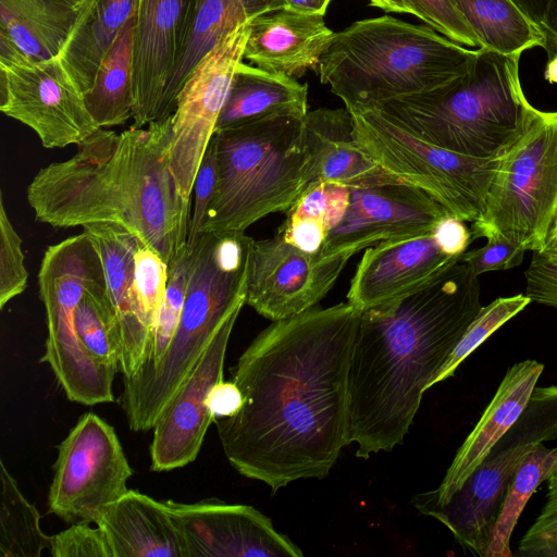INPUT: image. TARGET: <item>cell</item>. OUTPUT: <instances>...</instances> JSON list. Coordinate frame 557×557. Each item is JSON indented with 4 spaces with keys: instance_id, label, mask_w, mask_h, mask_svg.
Here are the masks:
<instances>
[{
    "instance_id": "obj_1",
    "label": "cell",
    "mask_w": 557,
    "mask_h": 557,
    "mask_svg": "<svg viewBox=\"0 0 557 557\" xmlns=\"http://www.w3.org/2000/svg\"><path fill=\"white\" fill-rule=\"evenodd\" d=\"M361 311L347 302L273 321L232 370L244 404L215 419L230 463L272 494L324 479L348 445V372Z\"/></svg>"
},
{
    "instance_id": "obj_2",
    "label": "cell",
    "mask_w": 557,
    "mask_h": 557,
    "mask_svg": "<svg viewBox=\"0 0 557 557\" xmlns=\"http://www.w3.org/2000/svg\"><path fill=\"white\" fill-rule=\"evenodd\" d=\"M479 276L456 261L418 290L361 311L349 372V444L368 459L403 443L432 382L480 311Z\"/></svg>"
},
{
    "instance_id": "obj_3",
    "label": "cell",
    "mask_w": 557,
    "mask_h": 557,
    "mask_svg": "<svg viewBox=\"0 0 557 557\" xmlns=\"http://www.w3.org/2000/svg\"><path fill=\"white\" fill-rule=\"evenodd\" d=\"M172 115L116 133L98 128L70 159L41 168L26 188L37 221L53 227L117 224L169 268L187 246L190 202L169 166Z\"/></svg>"
},
{
    "instance_id": "obj_4",
    "label": "cell",
    "mask_w": 557,
    "mask_h": 557,
    "mask_svg": "<svg viewBox=\"0 0 557 557\" xmlns=\"http://www.w3.org/2000/svg\"><path fill=\"white\" fill-rule=\"evenodd\" d=\"M476 55L430 26L383 15L335 33L317 69L351 110L441 88L466 75Z\"/></svg>"
},
{
    "instance_id": "obj_5",
    "label": "cell",
    "mask_w": 557,
    "mask_h": 557,
    "mask_svg": "<svg viewBox=\"0 0 557 557\" xmlns=\"http://www.w3.org/2000/svg\"><path fill=\"white\" fill-rule=\"evenodd\" d=\"M519 58L479 48L466 75L371 108L426 143L475 158H499L537 111L522 90Z\"/></svg>"
},
{
    "instance_id": "obj_6",
    "label": "cell",
    "mask_w": 557,
    "mask_h": 557,
    "mask_svg": "<svg viewBox=\"0 0 557 557\" xmlns=\"http://www.w3.org/2000/svg\"><path fill=\"white\" fill-rule=\"evenodd\" d=\"M253 238L245 232L203 233L196 246L181 320L158 366L123 377L120 404L134 432L153 429L224 321L246 304Z\"/></svg>"
},
{
    "instance_id": "obj_7",
    "label": "cell",
    "mask_w": 557,
    "mask_h": 557,
    "mask_svg": "<svg viewBox=\"0 0 557 557\" xmlns=\"http://www.w3.org/2000/svg\"><path fill=\"white\" fill-rule=\"evenodd\" d=\"M304 119L277 115L213 134L216 183L201 234L245 232L289 209L310 184Z\"/></svg>"
},
{
    "instance_id": "obj_8",
    "label": "cell",
    "mask_w": 557,
    "mask_h": 557,
    "mask_svg": "<svg viewBox=\"0 0 557 557\" xmlns=\"http://www.w3.org/2000/svg\"><path fill=\"white\" fill-rule=\"evenodd\" d=\"M106 281L94 238L85 231L49 246L39 272V297L45 306L48 335L40 362L51 368L69 400L86 406L114 400L115 370L94 360L81 345L74 310L84 293Z\"/></svg>"
},
{
    "instance_id": "obj_9",
    "label": "cell",
    "mask_w": 557,
    "mask_h": 557,
    "mask_svg": "<svg viewBox=\"0 0 557 557\" xmlns=\"http://www.w3.org/2000/svg\"><path fill=\"white\" fill-rule=\"evenodd\" d=\"M557 210V111L537 110L498 158L471 238L498 234L525 250L545 249Z\"/></svg>"
},
{
    "instance_id": "obj_10",
    "label": "cell",
    "mask_w": 557,
    "mask_h": 557,
    "mask_svg": "<svg viewBox=\"0 0 557 557\" xmlns=\"http://www.w3.org/2000/svg\"><path fill=\"white\" fill-rule=\"evenodd\" d=\"M348 111L361 149L379 166L421 188L465 222L482 215L498 158H475L426 143L375 108Z\"/></svg>"
},
{
    "instance_id": "obj_11",
    "label": "cell",
    "mask_w": 557,
    "mask_h": 557,
    "mask_svg": "<svg viewBox=\"0 0 557 557\" xmlns=\"http://www.w3.org/2000/svg\"><path fill=\"white\" fill-rule=\"evenodd\" d=\"M557 438V385L535 387L518 420L444 504L411 502L443 523L466 550L484 557L508 486L523 458Z\"/></svg>"
},
{
    "instance_id": "obj_12",
    "label": "cell",
    "mask_w": 557,
    "mask_h": 557,
    "mask_svg": "<svg viewBox=\"0 0 557 557\" xmlns=\"http://www.w3.org/2000/svg\"><path fill=\"white\" fill-rule=\"evenodd\" d=\"M0 71L1 112L32 128L45 148L78 146L100 128L58 57L35 61L0 35Z\"/></svg>"
},
{
    "instance_id": "obj_13",
    "label": "cell",
    "mask_w": 557,
    "mask_h": 557,
    "mask_svg": "<svg viewBox=\"0 0 557 557\" xmlns=\"http://www.w3.org/2000/svg\"><path fill=\"white\" fill-rule=\"evenodd\" d=\"M48 511L65 523L95 522L125 494L133 474L120 440L107 421L86 412L58 445Z\"/></svg>"
},
{
    "instance_id": "obj_14",
    "label": "cell",
    "mask_w": 557,
    "mask_h": 557,
    "mask_svg": "<svg viewBox=\"0 0 557 557\" xmlns=\"http://www.w3.org/2000/svg\"><path fill=\"white\" fill-rule=\"evenodd\" d=\"M249 21L218 41L195 66L178 92L172 114L169 166L180 195L188 202L235 72L243 61Z\"/></svg>"
},
{
    "instance_id": "obj_15",
    "label": "cell",
    "mask_w": 557,
    "mask_h": 557,
    "mask_svg": "<svg viewBox=\"0 0 557 557\" xmlns=\"http://www.w3.org/2000/svg\"><path fill=\"white\" fill-rule=\"evenodd\" d=\"M448 214L421 188L407 183H387L350 188V201L343 220L326 236L320 260L344 257L382 242L431 234Z\"/></svg>"
},
{
    "instance_id": "obj_16",
    "label": "cell",
    "mask_w": 557,
    "mask_h": 557,
    "mask_svg": "<svg viewBox=\"0 0 557 557\" xmlns=\"http://www.w3.org/2000/svg\"><path fill=\"white\" fill-rule=\"evenodd\" d=\"M348 259L321 261L287 243L277 232L251 244L246 275V304L278 321L322 300L337 282Z\"/></svg>"
},
{
    "instance_id": "obj_17",
    "label": "cell",
    "mask_w": 557,
    "mask_h": 557,
    "mask_svg": "<svg viewBox=\"0 0 557 557\" xmlns=\"http://www.w3.org/2000/svg\"><path fill=\"white\" fill-rule=\"evenodd\" d=\"M186 557H300L301 549L277 532L270 518L247 505L216 499L165 502Z\"/></svg>"
},
{
    "instance_id": "obj_18",
    "label": "cell",
    "mask_w": 557,
    "mask_h": 557,
    "mask_svg": "<svg viewBox=\"0 0 557 557\" xmlns=\"http://www.w3.org/2000/svg\"><path fill=\"white\" fill-rule=\"evenodd\" d=\"M240 310H235L224 321L196 367L159 416L149 447L151 471H171L197 458L206 432L213 422L207 398L211 388L223 380L227 344Z\"/></svg>"
},
{
    "instance_id": "obj_19",
    "label": "cell",
    "mask_w": 557,
    "mask_h": 557,
    "mask_svg": "<svg viewBox=\"0 0 557 557\" xmlns=\"http://www.w3.org/2000/svg\"><path fill=\"white\" fill-rule=\"evenodd\" d=\"M460 258L442 250L433 232L369 247L350 281L347 301L360 311L407 296Z\"/></svg>"
},
{
    "instance_id": "obj_20",
    "label": "cell",
    "mask_w": 557,
    "mask_h": 557,
    "mask_svg": "<svg viewBox=\"0 0 557 557\" xmlns=\"http://www.w3.org/2000/svg\"><path fill=\"white\" fill-rule=\"evenodd\" d=\"M183 0H139L133 42V124L161 121L163 97L176 55Z\"/></svg>"
},
{
    "instance_id": "obj_21",
    "label": "cell",
    "mask_w": 557,
    "mask_h": 557,
    "mask_svg": "<svg viewBox=\"0 0 557 557\" xmlns=\"http://www.w3.org/2000/svg\"><path fill=\"white\" fill-rule=\"evenodd\" d=\"M543 369L539 361L528 359L507 370L480 420L457 450L440 486L414 495L411 502L444 504L461 487L523 412Z\"/></svg>"
},
{
    "instance_id": "obj_22",
    "label": "cell",
    "mask_w": 557,
    "mask_h": 557,
    "mask_svg": "<svg viewBox=\"0 0 557 557\" xmlns=\"http://www.w3.org/2000/svg\"><path fill=\"white\" fill-rule=\"evenodd\" d=\"M96 242L103 262L108 293L119 326L123 377L134 375L144 364L151 325L134 285V255L140 240L112 223L83 226Z\"/></svg>"
},
{
    "instance_id": "obj_23",
    "label": "cell",
    "mask_w": 557,
    "mask_h": 557,
    "mask_svg": "<svg viewBox=\"0 0 557 557\" xmlns=\"http://www.w3.org/2000/svg\"><path fill=\"white\" fill-rule=\"evenodd\" d=\"M323 16L284 7L251 18L243 60L288 76L317 69L335 36Z\"/></svg>"
},
{
    "instance_id": "obj_24",
    "label": "cell",
    "mask_w": 557,
    "mask_h": 557,
    "mask_svg": "<svg viewBox=\"0 0 557 557\" xmlns=\"http://www.w3.org/2000/svg\"><path fill=\"white\" fill-rule=\"evenodd\" d=\"M284 7V0H183L175 62L163 97L162 120L173 114L186 79L224 35L264 12Z\"/></svg>"
},
{
    "instance_id": "obj_25",
    "label": "cell",
    "mask_w": 557,
    "mask_h": 557,
    "mask_svg": "<svg viewBox=\"0 0 557 557\" xmlns=\"http://www.w3.org/2000/svg\"><path fill=\"white\" fill-rule=\"evenodd\" d=\"M310 157V183L331 182L349 188L403 183L379 166L361 149L346 108H319L304 119Z\"/></svg>"
},
{
    "instance_id": "obj_26",
    "label": "cell",
    "mask_w": 557,
    "mask_h": 557,
    "mask_svg": "<svg viewBox=\"0 0 557 557\" xmlns=\"http://www.w3.org/2000/svg\"><path fill=\"white\" fill-rule=\"evenodd\" d=\"M95 523L112 557H186L183 537L165 502L128 490L103 507Z\"/></svg>"
},
{
    "instance_id": "obj_27",
    "label": "cell",
    "mask_w": 557,
    "mask_h": 557,
    "mask_svg": "<svg viewBox=\"0 0 557 557\" xmlns=\"http://www.w3.org/2000/svg\"><path fill=\"white\" fill-rule=\"evenodd\" d=\"M307 113L306 83L301 84L293 76L261 70L242 61L218 119L215 132L277 115Z\"/></svg>"
},
{
    "instance_id": "obj_28",
    "label": "cell",
    "mask_w": 557,
    "mask_h": 557,
    "mask_svg": "<svg viewBox=\"0 0 557 557\" xmlns=\"http://www.w3.org/2000/svg\"><path fill=\"white\" fill-rule=\"evenodd\" d=\"M139 0H83L76 21L58 58L85 94L95 81L108 50Z\"/></svg>"
},
{
    "instance_id": "obj_29",
    "label": "cell",
    "mask_w": 557,
    "mask_h": 557,
    "mask_svg": "<svg viewBox=\"0 0 557 557\" xmlns=\"http://www.w3.org/2000/svg\"><path fill=\"white\" fill-rule=\"evenodd\" d=\"M79 5L71 0H0V35L35 61L58 57Z\"/></svg>"
},
{
    "instance_id": "obj_30",
    "label": "cell",
    "mask_w": 557,
    "mask_h": 557,
    "mask_svg": "<svg viewBox=\"0 0 557 557\" xmlns=\"http://www.w3.org/2000/svg\"><path fill=\"white\" fill-rule=\"evenodd\" d=\"M136 15L132 16L108 50L91 88L84 94L88 112L100 128L133 119V42Z\"/></svg>"
},
{
    "instance_id": "obj_31",
    "label": "cell",
    "mask_w": 557,
    "mask_h": 557,
    "mask_svg": "<svg viewBox=\"0 0 557 557\" xmlns=\"http://www.w3.org/2000/svg\"><path fill=\"white\" fill-rule=\"evenodd\" d=\"M478 38L479 48L507 55L544 47V37L511 0H450Z\"/></svg>"
},
{
    "instance_id": "obj_32",
    "label": "cell",
    "mask_w": 557,
    "mask_h": 557,
    "mask_svg": "<svg viewBox=\"0 0 557 557\" xmlns=\"http://www.w3.org/2000/svg\"><path fill=\"white\" fill-rule=\"evenodd\" d=\"M557 465V447L537 444L516 471L496 518L484 557H511V534L531 496Z\"/></svg>"
},
{
    "instance_id": "obj_33",
    "label": "cell",
    "mask_w": 557,
    "mask_h": 557,
    "mask_svg": "<svg viewBox=\"0 0 557 557\" xmlns=\"http://www.w3.org/2000/svg\"><path fill=\"white\" fill-rule=\"evenodd\" d=\"M0 476V556L40 557L51 543V536L40 528V513L23 495L2 460Z\"/></svg>"
},
{
    "instance_id": "obj_34",
    "label": "cell",
    "mask_w": 557,
    "mask_h": 557,
    "mask_svg": "<svg viewBox=\"0 0 557 557\" xmlns=\"http://www.w3.org/2000/svg\"><path fill=\"white\" fill-rule=\"evenodd\" d=\"M74 327L81 345L94 360L119 371L121 338L107 280L84 293L74 310Z\"/></svg>"
},
{
    "instance_id": "obj_35",
    "label": "cell",
    "mask_w": 557,
    "mask_h": 557,
    "mask_svg": "<svg viewBox=\"0 0 557 557\" xmlns=\"http://www.w3.org/2000/svg\"><path fill=\"white\" fill-rule=\"evenodd\" d=\"M195 258L196 247L186 246L183 255L169 268L165 297L154 320L145 362L135 374L153 370L166 352L181 320Z\"/></svg>"
},
{
    "instance_id": "obj_36",
    "label": "cell",
    "mask_w": 557,
    "mask_h": 557,
    "mask_svg": "<svg viewBox=\"0 0 557 557\" xmlns=\"http://www.w3.org/2000/svg\"><path fill=\"white\" fill-rule=\"evenodd\" d=\"M530 302L529 297L518 294L510 297H499L487 306H482L434 377L432 386L454 375L456 369L471 352Z\"/></svg>"
},
{
    "instance_id": "obj_37",
    "label": "cell",
    "mask_w": 557,
    "mask_h": 557,
    "mask_svg": "<svg viewBox=\"0 0 557 557\" xmlns=\"http://www.w3.org/2000/svg\"><path fill=\"white\" fill-rule=\"evenodd\" d=\"M350 201V188L331 182H311L286 211V218L319 222L327 235L343 220Z\"/></svg>"
},
{
    "instance_id": "obj_38",
    "label": "cell",
    "mask_w": 557,
    "mask_h": 557,
    "mask_svg": "<svg viewBox=\"0 0 557 557\" xmlns=\"http://www.w3.org/2000/svg\"><path fill=\"white\" fill-rule=\"evenodd\" d=\"M22 239L8 215L0 190V308L27 287L28 272L24 264Z\"/></svg>"
},
{
    "instance_id": "obj_39",
    "label": "cell",
    "mask_w": 557,
    "mask_h": 557,
    "mask_svg": "<svg viewBox=\"0 0 557 557\" xmlns=\"http://www.w3.org/2000/svg\"><path fill=\"white\" fill-rule=\"evenodd\" d=\"M168 280L166 262L140 242L134 255V285L151 331L165 297Z\"/></svg>"
},
{
    "instance_id": "obj_40",
    "label": "cell",
    "mask_w": 557,
    "mask_h": 557,
    "mask_svg": "<svg viewBox=\"0 0 557 557\" xmlns=\"http://www.w3.org/2000/svg\"><path fill=\"white\" fill-rule=\"evenodd\" d=\"M546 481V502L533 524L521 537L518 556L557 557V465Z\"/></svg>"
},
{
    "instance_id": "obj_41",
    "label": "cell",
    "mask_w": 557,
    "mask_h": 557,
    "mask_svg": "<svg viewBox=\"0 0 557 557\" xmlns=\"http://www.w3.org/2000/svg\"><path fill=\"white\" fill-rule=\"evenodd\" d=\"M412 15L448 39L480 47L476 36L450 0H405Z\"/></svg>"
},
{
    "instance_id": "obj_42",
    "label": "cell",
    "mask_w": 557,
    "mask_h": 557,
    "mask_svg": "<svg viewBox=\"0 0 557 557\" xmlns=\"http://www.w3.org/2000/svg\"><path fill=\"white\" fill-rule=\"evenodd\" d=\"M49 550L53 557H112L100 528H91L88 522L72 523L52 535Z\"/></svg>"
},
{
    "instance_id": "obj_43",
    "label": "cell",
    "mask_w": 557,
    "mask_h": 557,
    "mask_svg": "<svg viewBox=\"0 0 557 557\" xmlns=\"http://www.w3.org/2000/svg\"><path fill=\"white\" fill-rule=\"evenodd\" d=\"M487 243L478 249L466 251L460 261L467 263L475 275L488 271L508 270L522 263L525 249L506 237L492 234Z\"/></svg>"
},
{
    "instance_id": "obj_44",
    "label": "cell",
    "mask_w": 557,
    "mask_h": 557,
    "mask_svg": "<svg viewBox=\"0 0 557 557\" xmlns=\"http://www.w3.org/2000/svg\"><path fill=\"white\" fill-rule=\"evenodd\" d=\"M216 183V156L211 138L199 165L194 183V207L190 214L187 246L195 248L199 243L207 209L213 197Z\"/></svg>"
},
{
    "instance_id": "obj_45",
    "label": "cell",
    "mask_w": 557,
    "mask_h": 557,
    "mask_svg": "<svg viewBox=\"0 0 557 557\" xmlns=\"http://www.w3.org/2000/svg\"><path fill=\"white\" fill-rule=\"evenodd\" d=\"M532 252L524 272L525 296L531 301L557 309V253L547 250Z\"/></svg>"
},
{
    "instance_id": "obj_46",
    "label": "cell",
    "mask_w": 557,
    "mask_h": 557,
    "mask_svg": "<svg viewBox=\"0 0 557 557\" xmlns=\"http://www.w3.org/2000/svg\"><path fill=\"white\" fill-rule=\"evenodd\" d=\"M433 236L444 252L457 258L466 252L472 240L465 221L449 213L436 223Z\"/></svg>"
},
{
    "instance_id": "obj_47",
    "label": "cell",
    "mask_w": 557,
    "mask_h": 557,
    "mask_svg": "<svg viewBox=\"0 0 557 557\" xmlns=\"http://www.w3.org/2000/svg\"><path fill=\"white\" fill-rule=\"evenodd\" d=\"M244 404V396L235 382L220 381L210 391L207 405L215 419L235 416Z\"/></svg>"
},
{
    "instance_id": "obj_48",
    "label": "cell",
    "mask_w": 557,
    "mask_h": 557,
    "mask_svg": "<svg viewBox=\"0 0 557 557\" xmlns=\"http://www.w3.org/2000/svg\"><path fill=\"white\" fill-rule=\"evenodd\" d=\"M544 37L547 58L557 54V0H548L543 18L539 25Z\"/></svg>"
},
{
    "instance_id": "obj_49",
    "label": "cell",
    "mask_w": 557,
    "mask_h": 557,
    "mask_svg": "<svg viewBox=\"0 0 557 557\" xmlns=\"http://www.w3.org/2000/svg\"><path fill=\"white\" fill-rule=\"evenodd\" d=\"M537 27L543 18L548 0H511Z\"/></svg>"
},
{
    "instance_id": "obj_50",
    "label": "cell",
    "mask_w": 557,
    "mask_h": 557,
    "mask_svg": "<svg viewBox=\"0 0 557 557\" xmlns=\"http://www.w3.org/2000/svg\"><path fill=\"white\" fill-rule=\"evenodd\" d=\"M332 0H284L285 7L312 14L324 15Z\"/></svg>"
},
{
    "instance_id": "obj_51",
    "label": "cell",
    "mask_w": 557,
    "mask_h": 557,
    "mask_svg": "<svg viewBox=\"0 0 557 557\" xmlns=\"http://www.w3.org/2000/svg\"><path fill=\"white\" fill-rule=\"evenodd\" d=\"M372 7L379 8L387 13L412 14L411 9L405 0H369Z\"/></svg>"
},
{
    "instance_id": "obj_52",
    "label": "cell",
    "mask_w": 557,
    "mask_h": 557,
    "mask_svg": "<svg viewBox=\"0 0 557 557\" xmlns=\"http://www.w3.org/2000/svg\"><path fill=\"white\" fill-rule=\"evenodd\" d=\"M544 76L549 83L557 84V54L547 59Z\"/></svg>"
},
{
    "instance_id": "obj_53",
    "label": "cell",
    "mask_w": 557,
    "mask_h": 557,
    "mask_svg": "<svg viewBox=\"0 0 557 557\" xmlns=\"http://www.w3.org/2000/svg\"><path fill=\"white\" fill-rule=\"evenodd\" d=\"M549 252L557 253V235L553 237H548L545 249Z\"/></svg>"
},
{
    "instance_id": "obj_54",
    "label": "cell",
    "mask_w": 557,
    "mask_h": 557,
    "mask_svg": "<svg viewBox=\"0 0 557 557\" xmlns=\"http://www.w3.org/2000/svg\"><path fill=\"white\" fill-rule=\"evenodd\" d=\"M556 235H557V210H556V214H555L554 222H553L548 237H553Z\"/></svg>"
},
{
    "instance_id": "obj_55",
    "label": "cell",
    "mask_w": 557,
    "mask_h": 557,
    "mask_svg": "<svg viewBox=\"0 0 557 557\" xmlns=\"http://www.w3.org/2000/svg\"><path fill=\"white\" fill-rule=\"evenodd\" d=\"M73 2H76V3H81L83 0H71Z\"/></svg>"
}]
</instances>
